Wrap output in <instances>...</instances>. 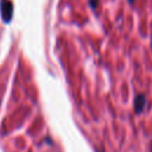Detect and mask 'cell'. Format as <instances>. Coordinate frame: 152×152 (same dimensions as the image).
Listing matches in <instances>:
<instances>
[{
    "mask_svg": "<svg viewBox=\"0 0 152 152\" xmlns=\"http://www.w3.org/2000/svg\"><path fill=\"white\" fill-rule=\"evenodd\" d=\"M145 104H146V100L142 95H140L135 99V110L137 112H141L145 108Z\"/></svg>",
    "mask_w": 152,
    "mask_h": 152,
    "instance_id": "7a4b0ae2",
    "label": "cell"
},
{
    "mask_svg": "<svg viewBox=\"0 0 152 152\" xmlns=\"http://www.w3.org/2000/svg\"><path fill=\"white\" fill-rule=\"evenodd\" d=\"M90 4L93 7H96V4H97V0H90Z\"/></svg>",
    "mask_w": 152,
    "mask_h": 152,
    "instance_id": "3957f363",
    "label": "cell"
},
{
    "mask_svg": "<svg viewBox=\"0 0 152 152\" xmlns=\"http://www.w3.org/2000/svg\"><path fill=\"white\" fill-rule=\"evenodd\" d=\"M0 10L1 14L5 21H10L12 18V12H13V5L10 0H0Z\"/></svg>",
    "mask_w": 152,
    "mask_h": 152,
    "instance_id": "6da1fadb",
    "label": "cell"
},
{
    "mask_svg": "<svg viewBox=\"0 0 152 152\" xmlns=\"http://www.w3.org/2000/svg\"><path fill=\"white\" fill-rule=\"evenodd\" d=\"M128 1H129V2H133V1H134V0H128Z\"/></svg>",
    "mask_w": 152,
    "mask_h": 152,
    "instance_id": "277c9868",
    "label": "cell"
}]
</instances>
